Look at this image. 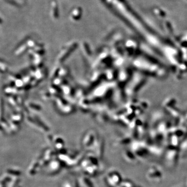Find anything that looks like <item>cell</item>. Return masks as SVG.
<instances>
[{
  "label": "cell",
  "mask_w": 187,
  "mask_h": 187,
  "mask_svg": "<svg viewBox=\"0 0 187 187\" xmlns=\"http://www.w3.org/2000/svg\"><path fill=\"white\" fill-rule=\"evenodd\" d=\"M87 178H83L82 179V183L83 185H84L85 187H87V186L88 187H93L92 186V184L91 183L89 180L86 179Z\"/></svg>",
  "instance_id": "1"
}]
</instances>
